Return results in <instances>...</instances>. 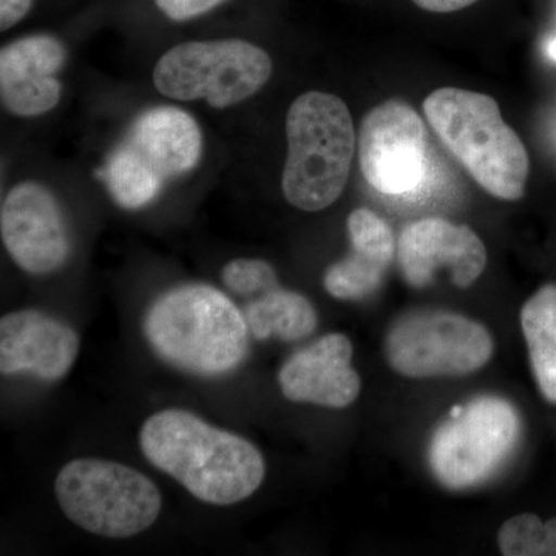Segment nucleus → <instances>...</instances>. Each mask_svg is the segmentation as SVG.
Wrapping results in <instances>:
<instances>
[{"mask_svg":"<svg viewBox=\"0 0 556 556\" xmlns=\"http://www.w3.org/2000/svg\"><path fill=\"white\" fill-rule=\"evenodd\" d=\"M477 2L478 0H413L419 9L431 11V13H455Z\"/></svg>","mask_w":556,"mask_h":556,"instance_id":"obj_23","label":"nucleus"},{"mask_svg":"<svg viewBox=\"0 0 556 556\" xmlns=\"http://www.w3.org/2000/svg\"><path fill=\"white\" fill-rule=\"evenodd\" d=\"M387 357L407 378L464 376L490 361L493 340L481 324L447 311H417L388 332Z\"/></svg>","mask_w":556,"mask_h":556,"instance_id":"obj_8","label":"nucleus"},{"mask_svg":"<svg viewBox=\"0 0 556 556\" xmlns=\"http://www.w3.org/2000/svg\"><path fill=\"white\" fill-rule=\"evenodd\" d=\"M79 353V338L67 324L35 309L7 314L0 320V371L28 372L43 382L68 375Z\"/></svg>","mask_w":556,"mask_h":556,"instance_id":"obj_12","label":"nucleus"},{"mask_svg":"<svg viewBox=\"0 0 556 556\" xmlns=\"http://www.w3.org/2000/svg\"><path fill=\"white\" fill-rule=\"evenodd\" d=\"M146 174L164 186L199 164L203 135L197 121L177 108L142 113L118 148Z\"/></svg>","mask_w":556,"mask_h":556,"instance_id":"obj_15","label":"nucleus"},{"mask_svg":"<svg viewBox=\"0 0 556 556\" xmlns=\"http://www.w3.org/2000/svg\"><path fill=\"white\" fill-rule=\"evenodd\" d=\"M424 112L442 144L490 195L507 201L525 195L529 155L492 97L444 87L427 98Z\"/></svg>","mask_w":556,"mask_h":556,"instance_id":"obj_3","label":"nucleus"},{"mask_svg":"<svg viewBox=\"0 0 556 556\" xmlns=\"http://www.w3.org/2000/svg\"><path fill=\"white\" fill-rule=\"evenodd\" d=\"M226 0H155L156 7L172 21L182 22L199 17Z\"/></svg>","mask_w":556,"mask_h":556,"instance_id":"obj_21","label":"nucleus"},{"mask_svg":"<svg viewBox=\"0 0 556 556\" xmlns=\"http://www.w3.org/2000/svg\"><path fill=\"white\" fill-rule=\"evenodd\" d=\"M223 283L233 294L252 298L278 288L276 270L265 260L237 258L225 266Z\"/></svg>","mask_w":556,"mask_h":556,"instance_id":"obj_20","label":"nucleus"},{"mask_svg":"<svg viewBox=\"0 0 556 556\" xmlns=\"http://www.w3.org/2000/svg\"><path fill=\"white\" fill-rule=\"evenodd\" d=\"M353 345L346 336H324L303 348L278 372L281 393L299 404L345 408L361 393V378L351 367Z\"/></svg>","mask_w":556,"mask_h":556,"instance_id":"obj_13","label":"nucleus"},{"mask_svg":"<svg viewBox=\"0 0 556 556\" xmlns=\"http://www.w3.org/2000/svg\"><path fill=\"white\" fill-rule=\"evenodd\" d=\"M547 540L546 556H556V518L546 522Z\"/></svg>","mask_w":556,"mask_h":556,"instance_id":"obj_24","label":"nucleus"},{"mask_svg":"<svg viewBox=\"0 0 556 556\" xmlns=\"http://www.w3.org/2000/svg\"><path fill=\"white\" fill-rule=\"evenodd\" d=\"M243 314L249 332L257 340L278 338L294 342L308 338L317 327V313L309 300L280 288L258 295Z\"/></svg>","mask_w":556,"mask_h":556,"instance_id":"obj_17","label":"nucleus"},{"mask_svg":"<svg viewBox=\"0 0 556 556\" xmlns=\"http://www.w3.org/2000/svg\"><path fill=\"white\" fill-rule=\"evenodd\" d=\"M547 53L548 56L552 58V60L556 61V38L552 39L551 43H548Z\"/></svg>","mask_w":556,"mask_h":556,"instance_id":"obj_25","label":"nucleus"},{"mask_svg":"<svg viewBox=\"0 0 556 556\" xmlns=\"http://www.w3.org/2000/svg\"><path fill=\"white\" fill-rule=\"evenodd\" d=\"M54 493L65 517L80 529L104 538H131L160 517L159 486L135 468L84 457L62 467Z\"/></svg>","mask_w":556,"mask_h":556,"instance_id":"obj_5","label":"nucleus"},{"mask_svg":"<svg viewBox=\"0 0 556 556\" xmlns=\"http://www.w3.org/2000/svg\"><path fill=\"white\" fill-rule=\"evenodd\" d=\"M521 327L538 388L556 404V285L541 288L527 300Z\"/></svg>","mask_w":556,"mask_h":556,"instance_id":"obj_18","label":"nucleus"},{"mask_svg":"<svg viewBox=\"0 0 556 556\" xmlns=\"http://www.w3.org/2000/svg\"><path fill=\"white\" fill-rule=\"evenodd\" d=\"M546 522L532 514L508 519L497 533V544L507 556H546Z\"/></svg>","mask_w":556,"mask_h":556,"instance_id":"obj_19","label":"nucleus"},{"mask_svg":"<svg viewBox=\"0 0 556 556\" xmlns=\"http://www.w3.org/2000/svg\"><path fill=\"white\" fill-rule=\"evenodd\" d=\"M521 422L514 405L496 396L475 399L453 408L431 439L430 467L438 481L460 490L481 484L506 463Z\"/></svg>","mask_w":556,"mask_h":556,"instance_id":"obj_7","label":"nucleus"},{"mask_svg":"<svg viewBox=\"0 0 556 556\" xmlns=\"http://www.w3.org/2000/svg\"><path fill=\"white\" fill-rule=\"evenodd\" d=\"M273 75L269 54L240 39L193 40L166 51L153 70V84L170 100H204L228 109L249 100Z\"/></svg>","mask_w":556,"mask_h":556,"instance_id":"obj_6","label":"nucleus"},{"mask_svg":"<svg viewBox=\"0 0 556 556\" xmlns=\"http://www.w3.org/2000/svg\"><path fill=\"white\" fill-rule=\"evenodd\" d=\"M397 258L412 287H428L438 270L445 269L455 287L468 288L484 273L486 249L467 226L444 218H424L402 230Z\"/></svg>","mask_w":556,"mask_h":556,"instance_id":"obj_11","label":"nucleus"},{"mask_svg":"<svg viewBox=\"0 0 556 556\" xmlns=\"http://www.w3.org/2000/svg\"><path fill=\"white\" fill-rule=\"evenodd\" d=\"M3 244L21 269L47 276L65 265L72 251L67 223L58 200L35 181L14 186L0 211Z\"/></svg>","mask_w":556,"mask_h":556,"instance_id":"obj_10","label":"nucleus"},{"mask_svg":"<svg viewBox=\"0 0 556 556\" xmlns=\"http://www.w3.org/2000/svg\"><path fill=\"white\" fill-rule=\"evenodd\" d=\"M33 0H0V28L10 30L13 25L24 20L31 9Z\"/></svg>","mask_w":556,"mask_h":556,"instance_id":"obj_22","label":"nucleus"},{"mask_svg":"<svg viewBox=\"0 0 556 556\" xmlns=\"http://www.w3.org/2000/svg\"><path fill=\"white\" fill-rule=\"evenodd\" d=\"M144 336L156 356L199 376L226 375L248 353L244 314L208 285H182L160 295L146 313Z\"/></svg>","mask_w":556,"mask_h":556,"instance_id":"obj_2","label":"nucleus"},{"mask_svg":"<svg viewBox=\"0 0 556 556\" xmlns=\"http://www.w3.org/2000/svg\"><path fill=\"white\" fill-rule=\"evenodd\" d=\"M426 126L404 101H386L362 121L358 156L365 179L383 193L416 189L426 175Z\"/></svg>","mask_w":556,"mask_h":556,"instance_id":"obj_9","label":"nucleus"},{"mask_svg":"<svg viewBox=\"0 0 556 556\" xmlns=\"http://www.w3.org/2000/svg\"><path fill=\"white\" fill-rule=\"evenodd\" d=\"M139 447L152 466L214 506L247 500L265 479V459L254 444L185 409L150 416L139 430Z\"/></svg>","mask_w":556,"mask_h":556,"instance_id":"obj_1","label":"nucleus"},{"mask_svg":"<svg viewBox=\"0 0 556 556\" xmlns=\"http://www.w3.org/2000/svg\"><path fill=\"white\" fill-rule=\"evenodd\" d=\"M287 138L285 199L305 212L331 206L345 189L356 150V131L345 102L325 91L300 94L288 110Z\"/></svg>","mask_w":556,"mask_h":556,"instance_id":"obj_4","label":"nucleus"},{"mask_svg":"<svg viewBox=\"0 0 556 556\" xmlns=\"http://www.w3.org/2000/svg\"><path fill=\"white\" fill-rule=\"evenodd\" d=\"M353 252L325 274V288L332 298L358 300L378 291L397 247L386 219L369 208H357L348 218Z\"/></svg>","mask_w":556,"mask_h":556,"instance_id":"obj_16","label":"nucleus"},{"mask_svg":"<svg viewBox=\"0 0 556 556\" xmlns=\"http://www.w3.org/2000/svg\"><path fill=\"white\" fill-rule=\"evenodd\" d=\"M65 49L51 36H28L10 43L0 53V97L3 108L22 118L46 115L61 100L58 72Z\"/></svg>","mask_w":556,"mask_h":556,"instance_id":"obj_14","label":"nucleus"}]
</instances>
